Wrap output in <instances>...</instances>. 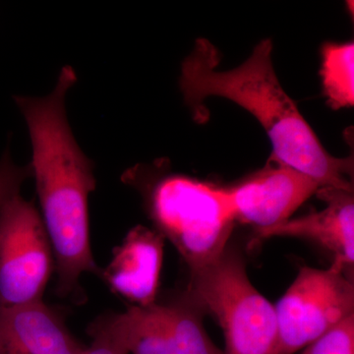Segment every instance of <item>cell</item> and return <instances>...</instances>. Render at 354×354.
<instances>
[{"instance_id":"cell-1","label":"cell","mask_w":354,"mask_h":354,"mask_svg":"<svg viewBox=\"0 0 354 354\" xmlns=\"http://www.w3.org/2000/svg\"><path fill=\"white\" fill-rule=\"evenodd\" d=\"M76 83L75 69L67 65L50 95L14 97L29 129L30 169L55 255L57 291L62 297L78 288L84 274H101L91 244L88 202L97 187L94 165L77 143L65 104Z\"/></svg>"},{"instance_id":"cell-2","label":"cell","mask_w":354,"mask_h":354,"mask_svg":"<svg viewBox=\"0 0 354 354\" xmlns=\"http://www.w3.org/2000/svg\"><path fill=\"white\" fill-rule=\"evenodd\" d=\"M272 43L265 39L243 64L221 71L220 53L211 41L198 39L181 65L179 87L195 120L205 121L204 101L230 100L246 109L267 132L272 153L269 160L288 165L318 183L319 187L353 191L351 158L333 157L324 148L295 101L279 83L272 60Z\"/></svg>"},{"instance_id":"cell-3","label":"cell","mask_w":354,"mask_h":354,"mask_svg":"<svg viewBox=\"0 0 354 354\" xmlns=\"http://www.w3.org/2000/svg\"><path fill=\"white\" fill-rule=\"evenodd\" d=\"M145 193L157 232L174 244L190 271L225 250L236 223L225 188L167 174Z\"/></svg>"},{"instance_id":"cell-4","label":"cell","mask_w":354,"mask_h":354,"mask_svg":"<svg viewBox=\"0 0 354 354\" xmlns=\"http://www.w3.org/2000/svg\"><path fill=\"white\" fill-rule=\"evenodd\" d=\"M188 293L215 316L225 354H276L274 305L251 283L241 254L227 246L216 259L190 271Z\"/></svg>"},{"instance_id":"cell-5","label":"cell","mask_w":354,"mask_h":354,"mask_svg":"<svg viewBox=\"0 0 354 354\" xmlns=\"http://www.w3.org/2000/svg\"><path fill=\"white\" fill-rule=\"evenodd\" d=\"M342 265L328 269L302 266L297 278L274 305L276 354H293L354 315V286Z\"/></svg>"},{"instance_id":"cell-6","label":"cell","mask_w":354,"mask_h":354,"mask_svg":"<svg viewBox=\"0 0 354 354\" xmlns=\"http://www.w3.org/2000/svg\"><path fill=\"white\" fill-rule=\"evenodd\" d=\"M55 268L39 209L14 195L0 209V306L41 301Z\"/></svg>"},{"instance_id":"cell-7","label":"cell","mask_w":354,"mask_h":354,"mask_svg":"<svg viewBox=\"0 0 354 354\" xmlns=\"http://www.w3.org/2000/svg\"><path fill=\"white\" fill-rule=\"evenodd\" d=\"M102 319L129 354H225L185 302L130 306Z\"/></svg>"},{"instance_id":"cell-8","label":"cell","mask_w":354,"mask_h":354,"mask_svg":"<svg viewBox=\"0 0 354 354\" xmlns=\"http://www.w3.org/2000/svg\"><path fill=\"white\" fill-rule=\"evenodd\" d=\"M319 188L316 181L301 172L268 160L265 169L225 189L235 221L257 230L288 221Z\"/></svg>"},{"instance_id":"cell-9","label":"cell","mask_w":354,"mask_h":354,"mask_svg":"<svg viewBox=\"0 0 354 354\" xmlns=\"http://www.w3.org/2000/svg\"><path fill=\"white\" fill-rule=\"evenodd\" d=\"M165 237L157 230L136 225L128 232L100 276L115 295L145 307L157 302Z\"/></svg>"},{"instance_id":"cell-10","label":"cell","mask_w":354,"mask_h":354,"mask_svg":"<svg viewBox=\"0 0 354 354\" xmlns=\"http://www.w3.org/2000/svg\"><path fill=\"white\" fill-rule=\"evenodd\" d=\"M326 207L278 225L255 230L257 241L274 236L299 237L316 242L334 256V263L351 267L354 262L353 191L319 188L315 193Z\"/></svg>"},{"instance_id":"cell-11","label":"cell","mask_w":354,"mask_h":354,"mask_svg":"<svg viewBox=\"0 0 354 354\" xmlns=\"http://www.w3.org/2000/svg\"><path fill=\"white\" fill-rule=\"evenodd\" d=\"M85 349L43 300L0 306V354H84Z\"/></svg>"},{"instance_id":"cell-12","label":"cell","mask_w":354,"mask_h":354,"mask_svg":"<svg viewBox=\"0 0 354 354\" xmlns=\"http://www.w3.org/2000/svg\"><path fill=\"white\" fill-rule=\"evenodd\" d=\"M324 93L333 109L354 104V44L327 43L322 48Z\"/></svg>"},{"instance_id":"cell-13","label":"cell","mask_w":354,"mask_h":354,"mask_svg":"<svg viewBox=\"0 0 354 354\" xmlns=\"http://www.w3.org/2000/svg\"><path fill=\"white\" fill-rule=\"evenodd\" d=\"M301 354H354V315L312 342Z\"/></svg>"},{"instance_id":"cell-14","label":"cell","mask_w":354,"mask_h":354,"mask_svg":"<svg viewBox=\"0 0 354 354\" xmlns=\"http://www.w3.org/2000/svg\"><path fill=\"white\" fill-rule=\"evenodd\" d=\"M31 176L29 165L18 167L14 164L8 151L0 160V209L7 200L20 193L23 183Z\"/></svg>"},{"instance_id":"cell-15","label":"cell","mask_w":354,"mask_h":354,"mask_svg":"<svg viewBox=\"0 0 354 354\" xmlns=\"http://www.w3.org/2000/svg\"><path fill=\"white\" fill-rule=\"evenodd\" d=\"M92 344L86 348L84 354H129L124 344L111 332L102 319L91 326Z\"/></svg>"}]
</instances>
